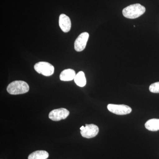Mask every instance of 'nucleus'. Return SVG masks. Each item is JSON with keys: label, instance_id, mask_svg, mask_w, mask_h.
<instances>
[{"label": "nucleus", "instance_id": "1", "mask_svg": "<svg viewBox=\"0 0 159 159\" xmlns=\"http://www.w3.org/2000/svg\"><path fill=\"white\" fill-rule=\"evenodd\" d=\"M145 11L144 6L140 4H135L125 7L122 10L124 17L128 19L137 18L144 14Z\"/></svg>", "mask_w": 159, "mask_h": 159}, {"label": "nucleus", "instance_id": "2", "mask_svg": "<svg viewBox=\"0 0 159 159\" xmlns=\"http://www.w3.org/2000/svg\"><path fill=\"white\" fill-rule=\"evenodd\" d=\"M29 90V84L22 80H16L9 84L7 88L8 93L11 95L26 93Z\"/></svg>", "mask_w": 159, "mask_h": 159}, {"label": "nucleus", "instance_id": "3", "mask_svg": "<svg viewBox=\"0 0 159 159\" xmlns=\"http://www.w3.org/2000/svg\"><path fill=\"white\" fill-rule=\"evenodd\" d=\"M34 69L39 74L47 77L53 75L54 71V66L45 61H40L35 64Z\"/></svg>", "mask_w": 159, "mask_h": 159}, {"label": "nucleus", "instance_id": "4", "mask_svg": "<svg viewBox=\"0 0 159 159\" xmlns=\"http://www.w3.org/2000/svg\"><path fill=\"white\" fill-rule=\"evenodd\" d=\"M80 134L84 138L91 139L96 137L99 131V127L94 124H86L80 128Z\"/></svg>", "mask_w": 159, "mask_h": 159}, {"label": "nucleus", "instance_id": "5", "mask_svg": "<svg viewBox=\"0 0 159 159\" xmlns=\"http://www.w3.org/2000/svg\"><path fill=\"white\" fill-rule=\"evenodd\" d=\"M107 108L109 111L112 113L117 115H125L130 113L132 109L127 105L124 104H109L107 105Z\"/></svg>", "mask_w": 159, "mask_h": 159}, {"label": "nucleus", "instance_id": "6", "mask_svg": "<svg viewBox=\"0 0 159 159\" xmlns=\"http://www.w3.org/2000/svg\"><path fill=\"white\" fill-rule=\"evenodd\" d=\"M70 115V112L64 108L54 109L49 114V119L52 121H59L66 119Z\"/></svg>", "mask_w": 159, "mask_h": 159}, {"label": "nucleus", "instance_id": "7", "mask_svg": "<svg viewBox=\"0 0 159 159\" xmlns=\"http://www.w3.org/2000/svg\"><path fill=\"white\" fill-rule=\"evenodd\" d=\"M89 34L84 32L80 34L74 43V48L78 52L82 51L85 49L88 40Z\"/></svg>", "mask_w": 159, "mask_h": 159}, {"label": "nucleus", "instance_id": "8", "mask_svg": "<svg viewBox=\"0 0 159 159\" xmlns=\"http://www.w3.org/2000/svg\"><path fill=\"white\" fill-rule=\"evenodd\" d=\"M59 26L63 32H68L71 27L70 19L67 16L64 14L60 15L59 19Z\"/></svg>", "mask_w": 159, "mask_h": 159}, {"label": "nucleus", "instance_id": "9", "mask_svg": "<svg viewBox=\"0 0 159 159\" xmlns=\"http://www.w3.org/2000/svg\"><path fill=\"white\" fill-rule=\"evenodd\" d=\"M76 74L75 71L72 69H69L64 70L60 75V79L61 81H71L74 79Z\"/></svg>", "mask_w": 159, "mask_h": 159}, {"label": "nucleus", "instance_id": "10", "mask_svg": "<svg viewBox=\"0 0 159 159\" xmlns=\"http://www.w3.org/2000/svg\"><path fill=\"white\" fill-rule=\"evenodd\" d=\"M145 127L148 130L157 131L159 130V119H149L145 123Z\"/></svg>", "mask_w": 159, "mask_h": 159}, {"label": "nucleus", "instance_id": "11", "mask_svg": "<svg viewBox=\"0 0 159 159\" xmlns=\"http://www.w3.org/2000/svg\"><path fill=\"white\" fill-rule=\"evenodd\" d=\"M49 153L44 150H38L29 155L28 159H47Z\"/></svg>", "mask_w": 159, "mask_h": 159}, {"label": "nucleus", "instance_id": "12", "mask_svg": "<svg viewBox=\"0 0 159 159\" xmlns=\"http://www.w3.org/2000/svg\"><path fill=\"white\" fill-rule=\"evenodd\" d=\"M74 80L76 84L80 87H83L86 84L85 74L82 71H80L77 73Z\"/></svg>", "mask_w": 159, "mask_h": 159}, {"label": "nucleus", "instance_id": "13", "mask_svg": "<svg viewBox=\"0 0 159 159\" xmlns=\"http://www.w3.org/2000/svg\"><path fill=\"white\" fill-rule=\"evenodd\" d=\"M149 89L151 93H159V82L154 83L151 84Z\"/></svg>", "mask_w": 159, "mask_h": 159}]
</instances>
